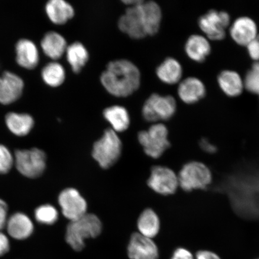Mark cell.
<instances>
[{"label": "cell", "mask_w": 259, "mask_h": 259, "mask_svg": "<svg viewBox=\"0 0 259 259\" xmlns=\"http://www.w3.org/2000/svg\"><path fill=\"white\" fill-rule=\"evenodd\" d=\"M141 81L138 67L132 61L125 59L109 62L100 76V82L107 92L119 98H125L137 92Z\"/></svg>", "instance_id": "6da1fadb"}, {"label": "cell", "mask_w": 259, "mask_h": 259, "mask_svg": "<svg viewBox=\"0 0 259 259\" xmlns=\"http://www.w3.org/2000/svg\"><path fill=\"white\" fill-rule=\"evenodd\" d=\"M118 26L128 37L142 39L153 36L159 31V15L153 6L141 0L138 4L128 6L119 19Z\"/></svg>", "instance_id": "7a4b0ae2"}, {"label": "cell", "mask_w": 259, "mask_h": 259, "mask_svg": "<svg viewBox=\"0 0 259 259\" xmlns=\"http://www.w3.org/2000/svg\"><path fill=\"white\" fill-rule=\"evenodd\" d=\"M102 223L93 213H86L78 219L70 222L67 226L66 241L76 251H80L85 247V240L95 238L102 231Z\"/></svg>", "instance_id": "3957f363"}, {"label": "cell", "mask_w": 259, "mask_h": 259, "mask_svg": "<svg viewBox=\"0 0 259 259\" xmlns=\"http://www.w3.org/2000/svg\"><path fill=\"white\" fill-rule=\"evenodd\" d=\"M122 142L117 133L111 128L106 129L102 137L93 145L94 159L103 169H108L116 163L121 156Z\"/></svg>", "instance_id": "277c9868"}, {"label": "cell", "mask_w": 259, "mask_h": 259, "mask_svg": "<svg viewBox=\"0 0 259 259\" xmlns=\"http://www.w3.org/2000/svg\"><path fill=\"white\" fill-rule=\"evenodd\" d=\"M177 102L171 96H161L154 93L146 100L142 109L146 121L158 123L173 117L177 111Z\"/></svg>", "instance_id": "5b68a950"}, {"label": "cell", "mask_w": 259, "mask_h": 259, "mask_svg": "<svg viewBox=\"0 0 259 259\" xmlns=\"http://www.w3.org/2000/svg\"><path fill=\"white\" fill-rule=\"evenodd\" d=\"M168 135L169 132L166 125L161 122L155 123L147 131L139 133L138 140L145 154L156 159L170 147Z\"/></svg>", "instance_id": "8992f818"}, {"label": "cell", "mask_w": 259, "mask_h": 259, "mask_svg": "<svg viewBox=\"0 0 259 259\" xmlns=\"http://www.w3.org/2000/svg\"><path fill=\"white\" fill-rule=\"evenodd\" d=\"M14 158L16 169L28 178L40 177L46 169L47 155L40 149L16 150Z\"/></svg>", "instance_id": "52a82bcc"}, {"label": "cell", "mask_w": 259, "mask_h": 259, "mask_svg": "<svg viewBox=\"0 0 259 259\" xmlns=\"http://www.w3.org/2000/svg\"><path fill=\"white\" fill-rule=\"evenodd\" d=\"M178 177L179 186L186 192L205 189L212 179L209 167L199 161H191L184 165Z\"/></svg>", "instance_id": "ba28073f"}, {"label": "cell", "mask_w": 259, "mask_h": 259, "mask_svg": "<svg viewBox=\"0 0 259 259\" xmlns=\"http://www.w3.org/2000/svg\"><path fill=\"white\" fill-rule=\"evenodd\" d=\"M230 22L231 17L228 13L212 9L200 16L198 24L209 39L222 40L226 36V29L230 25Z\"/></svg>", "instance_id": "9c48e42d"}, {"label": "cell", "mask_w": 259, "mask_h": 259, "mask_svg": "<svg viewBox=\"0 0 259 259\" xmlns=\"http://www.w3.org/2000/svg\"><path fill=\"white\" fill-rule=\"evenodd\" d=\"M58 203L63 215L70 222L85 215L88 208L85 199L74 188L63 190L58 196Z\"/></svg>", "instance_id": "30bf717a"}, {"label": "cell", "mask_w": 259, "mask_h": 259, "mask_svg": "<svg viewBox=\"0 0 259 259\" xmlns=\"http://www.w3.org/2000/svg\"><path fill=\"white\" fill-rule=\"evenodd\" d=\"M147 184L155 192L165 196L176 193L180 187L177 175L169 168L160 166L153 167Z\"/></svg>", "instance_id": "8fae6325"}, {"label": "cell", "mask_w": 259, "mask_h": 259, "mask_svg": "<svg viewBox=\"0 0 259 259\" xmlns=\"http://www.w3.org/2000/svg\"><path fill=\"white\" fill-rule=\"evenodd\" d=\"M24 82L17 74L6 71L0 76V103L11 105L17 101L22 95Z\"/></svg>", "instance_id": "7c38bea8"}, {"label": "cell", "mask_w": 259, "mask_h": 259, "mask_svg": "<svg viewBox=\"0 0 259 259\" xmlns=\"http://www.w3.org/2000/svg\"><path fill=\"white\" fill-rule=\"evenodd\" d=\"M127 254L131 259H158V250L152 239L135 233L130 239Z\"/></svg>", "instance_id": "4fadbf2b"}, {"label": "cell", "mask_w": 259, "mask_h": 259, "mask_svg": "<svg viewBox=\"0 0 259 259\" xmlns=\"http://www.w3.org/2000/svg\"><path fill=\"white\" fill-rule=\"evenodd\" d=\"M16 61L19 66L33 70L39 64V53L33 41L27 38L19 40L15 46Z\"/></svg>", "instance_id": "5bb4252c"}, {"label": "cell", "mask_w": 259, "mask_h": 259, "mask_svg": "<svg viewBox=\"0 0 259 259\" xmlns=\"http://www.w3.org/2000/svg\"><path fill=\"white\" fill-rule=\"evenodd\" d=\"M9 235L17 240L27 239L34 232L32 220L23 212H16L8 219L6 226Z\"/></svg>", "instance_id": "9a60e30c"}, {"label": "cell", "mask_w": 259, "mask_h": 259, "mask_svg": "<svg viewBox=\"0 0 259 259\" xmlns=\"http://www.w3.org/2000/svg\"><path fill=\"white\" fill-rule=\"evenodd\" d=\"M230 32L236 44L247 47L257 35V25L252 19L243 16L236 19L231 26Z\"/></svg>", "instance_id": "2e32d148"}, {"label": "cell", "mask_w": 259, "mask_h": 259, "mask_svg": "<svg viewBox=\"0 0 259 259\" xmlns=\"http://www.w3.org/2000/svg\"><path fill=\"white\" fill-rule=\"evenodd\" d=\"M206 88L203 83L194 77H189L181 80L178 88V96L186 104H194L206 95Z\"/></svg>", "instance_id": "e0dca14e"}, {"label": "cell", "mask_w": 259, "mask_h": 259, "mask_svg": "<svg viewBox=\"0 0 259 259\" xmlns=\"http://www.w3.org/2000/svg\"><path fill=\"white\" fill-rule=\"evenodd\" d=\"M40 46L48 58L57 61L66 54L68 45L62 35L57 32L50 31L42 38Z\"/></svg>", "instance_id": "ac0fdd59"}, {"label": "cell", "mask_w": 259, "mask_h": 259, "mask_svg": "<svg viewBox=\"0 0 259 259\" xmlns=\"http://www.w3.org/2000/svg\"><path fill=\"white\" fill-rule=\"evenodd\" d=\"M45 12L50 20L58 25L66 24L75 14L73 6L64 0H51L45 6Z\"/></svg>", "instance_id": "d6986e66"}, {"label": "cell", "mask_w": 259, "mask_h": 259, "mask_svg": "<svg viewBox=\"0 0 259 259\" xmlns=\"http://www.w3.org/2000/svg\"><path fill=\"white\" fill-rule=\"evenodd\" d=\"M5 122L10 132L19 137L28 135L34 125L32 116L24 113H8L5 116Z\"/></svg>", "instance_id": "ffe728a7"}, {"label": "cell", "mask_w": 259, "mask_h": 259, "mask_svg": "<svg viewBox=\"0 0 259 259\" xmlns=\"http://www.w3.org/2000/svg\"><path fill=\"white\" fill-rule=\"evenodd\" d=\"M158 78L168 85H174L181 82L183 74V67L177 60L167 58L157 67Z\"/></svg>", "instance_id": "44dd1931"}, {"label": "cell", "mask_w": 259, "mask_h": 259, "mask_svg": "<svg viewBox=\"0 0 259 259\" xmlns=\"http://www.w3.org/2000/svg\"><path fill=\"white\" fill-rule=\"evenodd\" d=\"M103 115L111 124V128L116 133L127 131L131 125V116L124 106L113 105L108 107L103 111Z\"/></svg>", "instance_id": "7402d4cb"}, {"label": "cell", "mask_w": 259, "mask_h": 259, "mask_svg": "<svg viewBox=\"0 0 259 259\" xmlns=\"http://www.w3.org/2000/svg\"><path fill=\"white\" fill-rule=\"evenodd\" d=\"M185 51L190 59L196 62L202 63L210 54L211 47L205 37L194 34L188 38Z\"/></svg>", "instance_id": "603a6c76"}, {"label": "cell", "mask_w": 259, "mask_h": 259, "mask_svg": "<svg viewBox=\"0 0 259 259\" xmlns=\"http://www.w3.org/2000/svg\"><path fill=\"white\" fill-rule=\"evenodd\" d=\"M67 61L74 73L81 72L88 63L90 56L87 49L79 41L68 45L66 52Z\"/></svg>", "instance_id": "cb8c5ba5"}, {"label": "cell", "mask_w": 259, "mask_h": 259, "mask_svg": "<svg viewBox=\"0 0 259 259\" xmlns=\"http://www.w3.org/2000/svg\"><path fill=\"white\" fill-rule=\"evenodd\" d=\"M218 80L223 92L229 97L240 95L244 88L241 77L234 71H222L219 74Z\"/></svg>", "instance_id": "d4e9b609"}, {"label": "cell", "mask_w": 259, "mask_h": 259, "mask_svg": "<svg viewBox=\"0 0 259 259\" xmlns=\"http://www.w3.org/2000/svg\"><path fill=\"white\" fill-rule=\"evenodd\" d=\"M160 228V220L154 210L148 208L141 213L138 220L139 234L153 239L157 235Z\"/></svg>", "instance_id": "484cf974"}, {"label": "cell", "mask_w": 259, "mask_h": 259, "mask_svg": "<svg viewBox=\"0 0 259 259\" xmlns=\"http://www.w3.org/2000/svg\"><path fill=\"white\" fill-rule=\"evenodd\" d=\"M41 76L47 85L57 88L64 82L66 77V71L62 65L53 61L42 69Z\"/></svg>", "instance_id": "4316f807"}, {"label": "cell", "mask_w": 259, "mask_h": 259, "mask_svg": "<svg viewBox=\"0 0 259 259\" xmlns=\"http://www.w3.org/2000/svg\"><path fill=\"white\" fill-rule=\"evenodd\" d=\"M34 217L40 224L53 225L58 221L59 214L56 207L50 204H45L35 209Z\"/></svg>", "instance_id": "83f0119b"}, {"label": "cell", "mask_w": 259, "mask_h": 259, "mask_svg": "<svg viewBox=\"0 0 259 259\" xmlns=\"http://www.w3.org/2000/svg\"><path fill=\"white\" fill-rule=\"evenodd\" d=\"M244 86L248 92L259 95V61H254L251 69L246 73Z\"/></svg>", "instance_id": "f1b7e54d"}, {"label": "cell", "mask_w": 259, "mask_h": 259, "mask_svg": "<svg viewBox=\"0 0 259 259\" xmlns=\"http://www.w3.org/2000/svg\"><path fill=\"white\" fill-rule=\"evenodd\" d=\"M15 164V158L5 145L0 144V175L9 172Z\"/></svg>", "instance_id": "f546056e"}, {"label": "cell", "mask_w": 259, "mask_h": 259, "mask_svg": "<svg viewBox=\"0 0 259 259\" xmlns=\"http://www.w3.org/2000/svg\"><path fill=\"white\" fill-rule=\"evenodd\" d=\"M248 53L254 61H259V34L247 46Z\"/></svg>", "instance_id": "4dcf8cb0"}, {"label": "cell", "mask_w": 259, "mask_h": 259, "mask_svg": "<svg viewBox=\"0 0 259 259\" xmlns=\"http://www.w3.org/2000/svg\"><path fill=\"white\" fill-rule=\"evenodd\" d=\"M8 205L5 200L0 199V231L6 228L8 220Z\"/></svg>", "instance_id": "1f68e13d"}, {"label": "cell", "mask_w": 259, "mask_h": 259, "mask_svg": "<svg viewBox=\"0 0 259 259\" xmlns=\"http://www.w3.org/2000/svg\"><path fill=\"white\" fill-rule=\"evenodd\" d=\"M10 250V242L8 236L0 231V257L7 254Z\"/></svg>", "instance_id": "d6a6232c"}, {"label": "cell", "mask_w": 259, "mask_h": 259, "mask_svg": "<svg viewBox=\"0 0 259 259\" xmlns=\"http://www.w3.org/2000/svg\"><path fill=\"white\" fill-rule=\"evenodd\" d=\"M170 259H194L192 252L186 248H179L174 251Z\"/></svg>", "instance_id": "836d02e7"}, {"label": "cell", "mask_w": 259, "mask_h": 259, "mask_svg": "<svg viewBox=\"0 0 259 259\" xmlns=\"http://www.w3.org/2000/svg\"><path fill=\"white\" fill-rule=\"evenodd\" d=\"M200 148L207 153H215L217 151L215 146L213 145L208 141V139H202L200 142Z\"/></svg>", "instance_id": "e575fe53"}, {"label": "cell", "mask_w": 259, "mask_h": 259, "mask_svg": "<svg viewBox=\"0 0 259 259\" xmlns=\"http://www.w3.org/2000/svg\"><path fill=\"white\" fill-rule=\"evenodd\" d=\"M196 259H221V258L212 251L201 250L197 252Z\"/></svg>", "instance_id": "d590c367"}, {"label": "cell", "mask_w": 259, "mask_h": 259, "mask_svg": "<svg viewBox=\"0 0 259 259\" xmlns=\"http://www.w3.org/2000/svg\"><path fill=\"white\" fill-rule=\"evenodd\" d=\"M259 259V258H258Z\"/></svg>", "instance_id": "8d00e7d4"}]
</instances>
